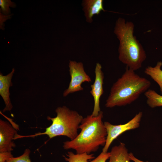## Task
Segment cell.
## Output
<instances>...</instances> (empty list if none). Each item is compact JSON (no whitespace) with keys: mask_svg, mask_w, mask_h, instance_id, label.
<instances>
[{"mask_svg":"<svg viewBox=\"0 0 162 162\" xmlns=\"http://www.w3.org/2000/svg\"><path fill=\"white\" fill-rule=\"evenodd\" d=\"M151 85L148 79L126 67L124 73L111 87L105 106L111 108L130 104L148 90Z\"/></svg>","mask_w":162,"mask_h":162,"instance_id":"obj_2","label":"cell"},{"mask_svg":"<svg viewBox=\"0 0 162 162\" xmlns=\"http://www.w3.org/2000/svg\"><path fill=\"white\" fill-rule=\"evenodd\" d=\"M147 98L146 103L152 108L162 106V95L154 90L148 89L144 93Z\"/></svg>","mask_w":162,"mask_h":162,"instance_id":"obj_13","label":"cell"},{"mask_svg":"<svg viewBox=\"0 0 162 162\" xmlns=\"http://www.w3.org/2000/svg\"><path fill=\"white\" fill-rule=\"evenodd\" d=\"M66 155L68 158L63 155L65 160L68 162H88L94 158L93 154L87 153L75 154L72 152H68Z\"/></svg>","mask_w":162,"mask_h":162,"instance_id":"obj_14","label":"cell"},{"mask_svg":"<svg viewBox=\"0 0 162 162\" xmlns=\"http://www.w3.org/2000/svg\"><path fill=\"white\" fill-rule=\"evenodd\" d=\"M17 131L8 122L0 119V152H11L16 145L13 140Z\"/></svg>","mask_w":162,"mask_h":162,"instance_id":"obj_8","label":"cell"},{"mask_svg":"<svg viewBox=\"0 0 162 162\" xmlns=\"http://www.w3.org/2000/svg\"><path fill=\"white\" fill-rule=\"evenodd\" d=\"M142 116V112H140L131 120L122 124L113 125L107 122H104L107 132V136L105 144L102 152H108V149L112 143L119 135L124 132L138 128Z\"/></svg>","mask_w":162,"mask_h":162,"instance_id":"obj_5","label":"cell"},{"mask_svg":"<svg viewBox=\"0 0 162 162\" xmlns=\"http://www.w3.org/2000/svg\"><path fill=\"white\" fill-rule=\"evenodd\" d=\"M134 25L120 17L116 21L114 33L119 41L118 58L128 68L135 71L140 69L146 58L141 44L134 35Z\"/></svg>","mask_w":162,"mask_h":162,"instance_id":"obj_3","label":"cell"},{"mask_svg":"<svg viewBox=\"0 0 162 162\" xmlns=\"http://www.w3.org/2000/svg\"><path fill=\"white\" fill-rule=\"evenodd\" d=\"M82 5L86 21L89 23L92 22L94 15H99L102 11H106L103 0H84L82 1Z\"/></svg>","mask_w":162,"mask_h":162,"instance_id":"obj_10","label":"cell"},{"mask_svg":"<svg viewBox=\"0 0 162 162\" xmlns=\"http://www.w3.org/2000/svg\"><path fill=\"white\" fill-rule=\"evenodd\" d=\"M110 154L108 162H130L129 153L124 143L120 142L118 145L112 147Z\"/></svg>","mask_w":162,"mask_h":162,"instance_id":"obj_11","label":"cell"},{"mask_svg":"<svg viewBox=\"0 0 162 162\" xmlns=\"http://www.w3.org/2000/svg\"><path fill=\"white\" fill-rule=\"evenodd\" d=\"M13 157L11 152H0V162H6L8 159Z\"/></svg>","mask_w":162,"mask_h":162,"instance_id":"obj_18","label":"cell"},{"mask_svg":"<svg viewBox=\"0 0 162 162\" xmlns=\"http://www.w3.org/2000/svg\"><path fill=\"white\" fill-rule=\"evenodd\" d=\"M110 154V152H102L96 158L90 162H106V160L109 158Z\"/></svg>","mask_w":162,"mask_h":162,"instance_id":"obj_17","label":"cell"},{"mask_svg":"<svg viewBox=\"0 0 162 162\" xmlns=\"http://www.w3.org/2000/svg\"><path fill=\"white\" fill-rule=\"evenodd\" d=\"M95 78L93 84L91 85L90 93L94 99V106L92 115L97 116L100 112V98L104 93L103 84L104 74L102 70L100 64L97 63L95 69Z\"/></svg>","mask_w":162,"mask_h":162,"instance_id":"obj_7","label":"cell"},{"mask_svg":"<svg viewBox=\"0 0 162 162\" xmlns=\"http://www.w3.org/2000/svg\"><path fill=\"white\" fill-rule=\"evenodd\" d=\"M14 71L15 69L13 68L11 71L6 75H3L1 73L0 74V94L5 105L3 110V112L10 111L13 108L10 98L9 88L12 86L11 80Z\"/></svg>","mask_w":162,"mask_h":162,"instance_id":"obj_9","label":"cell"},{"mask_svg":"<svg viewBox=\"0 0 162 162\" xmlns=\"http://www.w3.org/2000/svg\"><path fill=\"white\" fill-rule=\"evenodd\" d=\"M30 152V150L27 148L22 155L17 157H13L8 159L6 162H31L29 156Z\"/></svg>","mask_w":162,"mask_h":162,"instance_id":"obj_15","label":"cell"},{"mask_svg":"<svg viewBox=\"0 0 162 162\" xmlns=\"http://www.w3.org/2000/svg\"><path fill=\"white\" fill-rule=\"evenodd\" d=\"M56 112V117H47V119L51 121L52 123L46 128L44 132L32 135H19L18 138L34 137L46 135L50 139L63 136L68 137L71 140L75 139L78 134V130L84 118L76 111L70 110L65 106L58 107Z\"/></svg>","mask_w":162,"mask_h":162,"instance_id":"obj_4","label":"cell"},{"mask_svg":"<svg viewBox=\"0 0 162 162\" xmlns=\"http://www.w3.org/2000/svg\"><path fill=\"white\" fill-rule=\"evenodd\" d=\"M0 6L1 11L4 14L7 15L10 12L9 7H14L15 4L10 0H0Z\"/></svg>","mask_w":162,"mask_h":162,"instance_id":"obj_16","label":"cell"},{"mask_svg":"<svg viewBox=\"0 0 162 162\" xmlns=\"http://www.w3.org/2000/svg\"><path fill=\"white\" fill-rule=\"evenodd\" d=\"M162 66V62H158L154 67L148 66L146 67L144 73L158 85L162 94V70L161 68Z\"/></svg>","mask_w":162,"mask_h":162,"instance_id":"obj_12","label":"cell"},{"mask_svg":"<svg viewBox=\"0 0 162 162\" xmlns=\"http://www.w3.org/2000/svg\"><path fill=\"white\" fill-rule=\"evenodd\" d=\"M103 117L100 111L97 116L91 114L83 118L79 126L80 133L74 140L64 142V149H74L77 154H90L97 151L100 146H104L107 134Z\"/></svg>","mask_w":162,"mask_h":162,"instance_id":"obj_1","label":"cell"},{"mask_svg":"<svg viewBox=\"0 0 162 162\" xmlns=\"http://www.w3.org/2000/svg\"><path fill=\"white\" fill-rule=\"evenodd\" d=\"M129 156L130 160H132L134 162H149L148 161H143L138 159L136 158L133 154L131 152L129 153Z\"/></svg>","mask_w":162,"mask_h":162,"instance_id":"obj_19","label":"cell"},{"mask_svg":"<svg viewBox=\"0 0 162 162\" xmlns=\"http://www.w3.org/2000/svg\"><path fill=\"white\" fill-rule=\"evenodd\" d=\"M69 67L71 80L68 88L63 92L64 97L83 90L82 84L84 82H89L92 81L90 76L85 72L82 62L70 61Z\"/></svg>","mask_w":162,"mask_h":162,"instance_id":"obj_6","label":"cell"}]
</instances>
